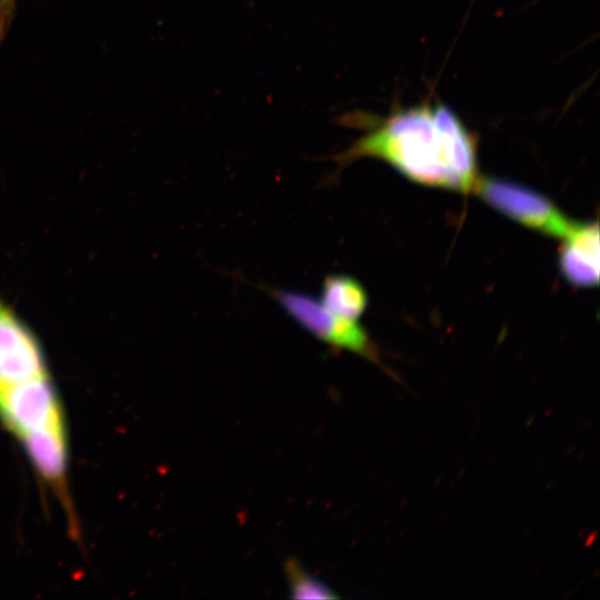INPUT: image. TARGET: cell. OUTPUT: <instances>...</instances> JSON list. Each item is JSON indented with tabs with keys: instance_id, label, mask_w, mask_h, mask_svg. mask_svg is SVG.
<instances>
[{
	"instance_id": "277c9868",
	"label": "cell",
	"mask_w": 600,
	"mask_h": 600,
	"mask_svg": "<svg viewBox=\"0 0 600 600\" xmlns=\"http://www.w3.org/2000/svg\"><path fill=\"white\" fill-rule=\"evenodd\" d=\"M473 189L494 209L550 236L564 239L577 224L544 196L522 184L497 178H478Z\"/></svg>"
},
{
	"instance_id": "5b68a950",
	"label": "cell",
	"mask_w": 600,
	"mask_h": 600,
	"mask_svg": "<svg viewBox=\"0 0 600 600\" xmlns=\"http://www.w3.org/2000/svg\"><path fill=\"white\" fill-rule=\"evenodd\" d=\"M563 240L559 264L564 278L580 287L597 284L599 281L598 223H577Z\"/></svg>"
},
{
	"instance_id": "52a82bcc",
	"label": "cell",
	"mask_w": 600,
	"mask_h": 600,
	"mask_svg": "<svg viewBox=\"0 0 600 600\" xmlns=\"http://www.w3.org/2000/svg\"><path fill=\"white\" fill-rule=\"evenodd\" d=\"M284 573L291 598L296 599H332L338 598L334 591L323 581L309 573L296 559L284 562Z\"/></svg>"
},
{
	"instance_id": "8992f818",
	"label": "cell",
	"mask_w": 600,
	"mask_h": 600,
	"mask_svg": "<svg viewBox=\"0 0 600 600\" xmlns=\"http://www.w3.org/2000/svg\"><path fill=\"white\" fill-rule=\"evenodd\" d=\"M319 300L331 312L351 320H359L368 306V294L362 284L341 273L323 279Z\"/></svg>"
},
{
	"instance_id": "6da1fadb",
	"label": "cell",
	"mask_w": 600,
	"mask_h": 600,
	"mask_svg": "<svg viewBox=\"0 0 600 600\" xmlns=\"http://www.w3.org/2000/svg\"><path fill=\"white\" fill-rule=\"evenodd\" d=\"M0 423L58 500L70 536L79 540V520L69 486L66 408L38 334L1 296Z\"/></svg>"
},
{
	"instance_id": "3957f363",
	"label": "cell",
	"mask_w": 600,
	"mask_h": 600,
	"mask_svg": "<svg viewBox=\"0 0 600 600\" xmlns=\"http://www.w3.org/2000/svg\"><path fill=\"white\" fill-rule=\"evenodd\" d=\"M302 329L332 348L380 363L378 351L358 320L338 316L308 292L262 287Z\"/></svg>"
},
{
	"instance_id": "7a4b0ae2",
	"label": "cell",
	"mask_w": 600,
	"mask_h": 600,
	"mask_svg": "<svg viewBox=\"0 0 600 600\" xmlns=\"http://www.w3.org/2000/svg\"><path fill=\"white\" fill-rule=\"evenodd\" d=\"M343 121L357 122L364 133L332 157L340 168L377 158L423 184L464 192L476 186V138L442 103L426 102L387 117L349 114Z\"/></svg>"
}]
</instances>
